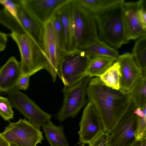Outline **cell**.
<instances>
[{"label":"cell","mask_w":146,"mask_h":146,"mask_svg":"<svg viewBox=\"0 0 146 146\" xmlns=\"http://www.w3.org/2000/svg\"><path fill=\"white\" fill-rule=\"evenodd\" d=\"M86 94L99 115L104 131L110 134L132 100L129 91L112 89L106 85L99 77H95L89 82Z\"/></svg>","instance_id":"6da1fadb"},{"label":"cell","mask_w":146,"mask_h":146,"mask_svg":"<svg viewBox=\"0 0 146 146\" xmlns=\"http://www.w3.org/2000/svg\"><path fill=\"white\" fill-rule=\"evenodd\" d=\"M70 27L72 50L81 49L101 40L94 14L83 7L77 0L71 1Z\"/></svg>","instance_id":"7a4b0ae2"},{"label":"cell","mask_w":146,"mask_h":146,"mask_svg":"<svg viewBox=\"0 0 146 146\" xmlns=\"http://www.w3.org/2000/svg\"><path fill=\"white\" fill-rule=\"evenodd\" d=\"M123 3L94 14L100 40L117 48L129 42L126 36Z\"/></svg>","instance_id":"3957f363"},{"label":"cell","mask_w":146,"mask_h":146,"mask_svg":"<svg viewBox=\"0 0 146 146\" xmlns=\"http://www.w3.org/2000/svg\"><path fill=\"white\" fill-rule=\"evenodd\" d=\"M9 35L17 44L20 52L21 76H31L42 69L47 70L44 52L32 38L25 32H11Z\"/></svg>","instance_id":"277c9868"},{"label":"cell","mask_w":146,"mask_h":146,"mask_svg":"<svg viewBox=\"0 0 146 146\" xmlns=\"http://www.w3.org/2000/svg\"><path fill=\"white\" fill-rule=\"evenodd\" d=\"M91 58L84 50L78 49L62 54L58 74L64 86H71L87 77L85 73Z\"/></svg>","instance_id":"5b68a950"},{"label":"cell","mask_w":146,"mask_h":146,"mask_svg":"<svg viewBox=\"0 0 146 146\" xmlns=\"http://www.w3.org/2000/svg\"><path fill=\"white\" fill-rule=\"evenodd\" d=\"M91 78L87 76L71 86H64L62 90L64 95L63 104L56 115L60 122L75 117L86 104V89Z\"/></svg>","instance_id":"8992f818"},{"label":"cell","mask_w":146,"mask_h":146,"mask_svg":"<svg viewBox=\"0 0 146 146\" xmlns=\"http://www.w3.org/2000/svg\"><path fill=\"white\" fill-rule=\"evenodd\" d=\"M8 98L13 108L17 110L29 120V121L40 130L42 124L50 119L52 115L39 108L26 95L15 88L7 92Z\"/></svg>","instance_id":"52a82bcc"},{"label":"cell","mask_w":146,"mask_h":146,"mask_svg":"<svg viewBox=\"0 0 146 146\" xmlns=\"http://www.w3.org/2000/svg\"><path fill=\"white\" fill-rule=\"evenodd\" d=\"M136 107L132 100L126 111L110 134L108 146H129L136 140L135 133L138 117L134 111Z\"/></svg>","instance_id":"ba28073f"},{"label":"cell","mask_w":146,"mask_h":146,"mask_svg":"<svg viewBox=\"0 0 146 146\" xmlns=\"http://www.w3.org/2000/svg\"><path fill=\"white\" fill-rule=\"evenodd\" d=\"M43 49L47 62V70L54 82L58 73V69L62 55L54 35L51 18L43 25Z\"/></svg>","instance_id":"9c48e42d"},{"label":"cell","mask_w":146,"mask_h":146,"mask_svg":"<svg viewBox=\"0 0 146 146\" xmlns=\"http://www.w3.org/2000/svg\"><path fill=\"white\" fill-rule=\"evenodd\" d=\"M79 125V145L88 143L99 133L104 131L99 115L90 102H88L83 110Z\"/></svg>","instance_id":"30bf717a"},{"label":"cell","mask_w":146,"mask_h":146,"mask_svg":"<svg viewBox=\"0 0 146 146\" xmlns=\"http://www.w3.org/2000/svg\"><path fill=\"white\" fill-rule=\"evenodd\" d=\"M144 1H125L122 4L126 36L128 41L146 35V29L141 22L139 15V10Z\"/></svg>","instance_id":"8fae6325"},{"label":"cell","mask_w":146,"mask_h":146,"mask_svg":"<svg viewBox=\"0 0 146 146\" xmlns=\"http://www.w3.org/2000/svg\"><path fill=\"white\" fill-rule=\"evenodd\" d=\"M7 127L14 133L16 144L19 146H36L43 139L42 132L25 119L15 123L9 122Z\"/></svg>","instance_id":"7c38bea8"},{"label":"cell","mask_w":146,"mask_h":146,"mask_svg":"<svg viewBox=\"0 0 146 146\" xmlns=\"http://www.w3.org/2000/svg\"><path fill=\"white\" fill-rule=\"evenodd\" d=\"M68 0H21L29 13L41 24L50 19L56 10Z\"/></svg>","instance_id":"4fadbf2b"},{"label":"cell","mask_w":146,"mask_h":146,"mask_svg":"<svg viewBox=\"0 0 146 146\" xmlns=\"http://www.w3.org/2000/svg\"><path fill=\"white\" fill-rule=\"evenodd\" d=\"M17 20L25 33L43 49V26L26 9L21 0L16 5Z\"/></svg>","instance_id":"5bb4252c"},{"label":"cell","mask_w":146,"mask_h":146,"mask_svg":"<svg viewBox=\"0 0 146 146\" xmlns=\"http://www.w3.org/2000/svg\"><path fill=\"white\" fill-rule=\"evenodd\" d=\"M116 61L120 66V89L128 92L143 72L137 65L132 54L129 52L119 55Z\"/></svg>","instance_id":"9a60e30c"},{"label":"cell","mask_w":146,"mask_h":146,"mask_svg":"<svg viewBox=\"0 0 146 146\" xmlns=\"http://www.w3.org/2000/svg\"><path fill=\"white\" fill-rule=\"evenodd\" d=\"M21 76L20 62L11 57L0 68V92H7L16 88Z\"/></svg>","instance_id":"2e32d148"},{"label":"cell","mask_w":146,"mask_h":146,"mask_svg":"<svg viewBox=\"0 0 146 146\" xmlns=\"http://www.w3.org/2000/svg\"><path fill=\"white\" fill-rule=\"evenodd\" d=\"M71 0H68L55 11L53 15L60 20L63 32L66 52L72 50V36L70 27V7Z\"/></svg>","instance_id":"e0dca14e"},{"label":"cell","mask_w":146,"mask_h":146,"mask_svg":"<svg viewBox=\"0 0 146 146\" xmlns=\"http://www.w3.org/2000/svg\"><path fill=\"white\" fill-rule=\"evenodd\" d=\"M41 126L50 146H69L62 125L57 126L49 119L43 123Z\"/></svg>","instance_id":"ac0fdd59"},{"label":"cell","mask_w":146,"mask_h":146,"mask_svg":"<svg viewBox=\"0 0 146 146\" xmlns=\"http://www.w3.org/2000/svg\"><path fill=\"white\" fill-rule=\"evenodd\" d=\"M113 58L105 56L92 58L86 69V76L100 77L116 62Z\"/></svg>","instance_id":"d6986e66"},{"label":"cell","mask_w":146,"mask_h":146,"mask_svg":"<svg viewBox=\"0 0 146 146\" xmlns=\"http://www.w3.org/2000/svg\"><path fill=\"white\" fill-rule=\"evenodd\" d=\"M136 107L142 108L146 105V72H143L129 91Z\"/></svg>","instance_id":"ffe728a7"},{"label":"cell","mask_w":146,"mask_h":146,"mask_svg":"<svg viewBox=\"0 0 146 146\" xmlns=\"http://www.w3.org/2000/svg\"><path fill=\"white\" fill-rule=\"evenodd\" d=\"M91 58L98 56H105L116 60L119 55L118 51L115 48L100 40L81 49Z\"/></svg>","instance_id":"44dd1931"},{"label":"cell","mask_w":146,"mask_h":146,"mask_svg":"<svg viewBox=\"0 0 146 146\" xmlns=\"http://www.w3.org/2000/svg\"><path fill=\"white\" fill-rule=\"evenodd\" d=\"M84 8L95 14L123 3L124 0H77Z\"/></svg>","instance_id":"7402d4cb"},{"label":"cell","mask_w":146,"mask_h":146,"mask_svg":"<svg viewBox=\"0 0 146 146\" xmlns=\"http://www.w3.org/2000/svg\"><path fill=\"white\" fill-rule=\"evenodd\" d=\"M120 65L116 61L99 78L107 86L114 90L120 89V79L121 74Z\"/></svg>","instance_id":"603a6c76"},{"label":"cell","mask_w":146,"mask_h":146,"mask_svg":"<svg viewBox=\"0 0 146 146\" xmlns=\"http://www.w3.org/2000/svg\"><path fill=\"white\" fill-rule=\"evenodd\" d=\"M134 59L140 69L143 72L146 70V35L138 39L133 48Z\"/></svg>","instance_id":"cb8c5ba5"},{"label":"cell","mask_w":146,"mask_h":146,"mask_svg":"<svg viewBox=\"0 0 146 146\" xmlns=\"http://www.w3.org/2000/svg\"><path fill=\"white\" fill-rule=\"evenodd\" d=\"M0 23L11 32H25L17 20L5 8L0 10Z\"/></svg>","instance_id":"d4e9b609"},{"label":"cell","mask_w":146,"mask_h":146,"mask_svg":"<svg viewBox=\"0 0 146 146\" xmlns=\"http://www.w3.org/2000/svg\"><path fill=\"white\" fill-rule=\"evenodd\" d=\"M55 37L60 51L62 54L66 52L63 30L59 20L53 16L51 18Z\"/></svg>","instance_id":"484cf974"},{"label":"cell","mask_w":146,"mask_h":146,"mask_svg":"<svg viewBox=\"0 0 146 146\" xmlns=\"http://www.w3.org/2000/svg\"><path fill=\"white\" fill-rule=\"evenodd\" d=\"M8 98L0 96V116L5 121L13 119L14 112Z\"/></svg>","instance_id":"4316f807"},{"label":"cell","mask_w":146,"mask_h":146,"mask_svg":"<svg viewBox=\"0 0 146 146\" xmlns=\"http://www.w3.org/2000/svg\"><path fill=\"white\" fill-rule=\"evenodd\" d=\"M110 134L104 131L99 133L88 143V146H108Z\"/></svg>","instance_id":"83f0119b"},{"label":"cell","mask_w":146,"mask_h":146,"mask_svg":"<svg viewBox=\"0 0 146 146\" xmlns=\"http://www.w3.org/2000/svg\"><path fill=\"white\" fill-rule=\"evenodd\" d=\"M17 0H0V4L17 20L16 5Z\"/></svg>","instance_id":"f1b7e54d"},{"label":"cell","mask_w":146,"mask_h":146,"mask_svg":"<svg viewBox=\"0 0 146 146\" xmlns=\"http://www.w3.org/2000/svg\"><path fill=\"white\" fill-rule=\"evenodd\" d=\"M0 134L9 143H16V139L15 134L7 126L6 127L4 132Z\"/></svg>","instance_id":"f546056e"},{"label":"cell","mask_w":146,"mask_h":146,"mask_svg":"<svg viewBox=\"0 0 146 146\" xmlns=\"http://www.w3.org/2000/svg\"><path fill=\"white\" fill-rule=\"evenodd\" d=\"M31 76H21L19 78L16 88L19 90H26L29 86V78Z\"/></svg>","instance_id":"4dcf8cb0"},{"label":"cell","mask_w":146,"mask_h":146,"mask_svg":"<svg viewBox=\"0 0 146 146\" xmlns=\"http://www.w3.org/2000/svg\"><path fill=\"white\" fill-rule=\"evenodd\" d=\"M144 2L140 7L139 11V17L144 28L146 29V12Z\"/></svg>","instance_id":"1f68e13d"},{"label":"cell","mask_w":146,"mask_h":146,"mask_svg":"<svg viewBox=\"0 0 146 146\" xmlns=\"http://www.w3.org/2000/svg\"><path fill=\"white\" fill-rule=\"evenodd\" d=\"M9 34L0 31V51H3L6 48Z\"/></svg>","instance_id":"d6a6232c"},{"label":"cell","mask_w":146,"mask_h":146,"mask_svg":"<svg viewBox=\"0 0 146 146\" xmlns=\"http://www.w3.org/2000/svg\"><path fill=\"white\" fill-rule=\"evenodd\" d=\"M129 146H146V135L140 139H136Z\"/></svg>","instance_id":"836d02e7"},{"label":"cell","mask_w":146,"mask_h":146,"mask_svg":"<svg viewBox=\"0 0 146 146\" xmlns=\"http://www.w3.org/2000/svg\"><path fill=\"white\" fill-rule=\"evenodd\" d=\"M0 146H10V144L0 134Z\"/></svg>","instance_id":"e575fe53"},{"label":"cell","mask_w":146,"mask_h":146,"mask_svg":"<svg viewBox=\"0 0 146 146\" xmlns=\"http://www.w3.org/2000/svg\"><path fill=\"white\" fill-rule=\"evenodd\" d=\"M10 146H19L14 143H10Z\"/></svg>","instance_id":"d590c367"},{"label":"cell","mask_w":146,"mask_h":146,"mask_svg":"<svg viewBox=\"0 0 146 146\" xmlns=\"http://www.w3.org/2000/svg\"><path fill=\"white\" fill-rule=\"evenodd\" d=\"M85 144H82L79 145V146H77V145H75V146H85Z\"/></svg>","instance_id":"8d00e7d4"}]
</instances>
